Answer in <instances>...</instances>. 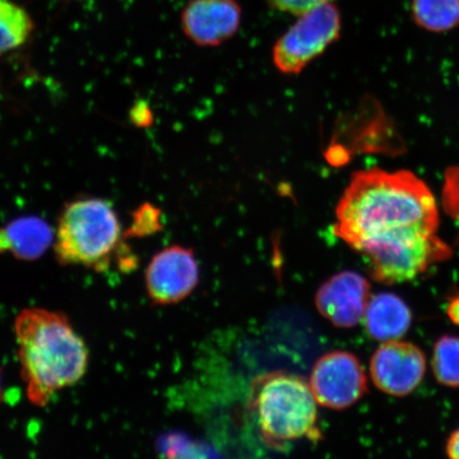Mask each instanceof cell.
Wrapping results in <instances>:
<instances>
[{
    "label": "cell",
    "instance_id": "1",
    "mask_svg": "<svg viewBox=\"0 0 459 459\" xmlns=\"http://www.w3.org/2000/svg\"><path fill=\"white\" fill-rule=\"evenodd\" d=\"M335 237L352 249L376 235L435 234L438 209L432 192L407 170L355 172L336 206Z\"/></svg>",
    "mask_w": 459,
    "mask_h": 459
},
{
    "label": "cell",
    "instance_id": "2",
    "mask_svg": "<svg viewBox=\"0 0 459 459\" xmlns=\"http://www.w3.org/2000/svg\"><path fill=\"white\" fill-rule=\"evenodd\" d=\"M22 378L28 400L45 407L54 394L85 376L90 353L67 316L25 308L14 323Z\"/></svg>",
    "mask_w": 459,
    "mask_h": 459
},
{
    "label": "cell",
    "instance_id": "3",
    "mask_svg": "<svg viewBox=\"0 0 459 459\" xmlns=\"http://www.w3.org/2000/svg\"><path fill=\"white\" fill-rule=\"evenodd\" d=\"M125 235L117 212L100 198H84L65 205L57 222L55 254L61 265L107 272L114 258L134 267L135 256L124 246Z\"/></svg>",
    "mask_w": 459,
    "mask_h": 459
},
{
    "label": "cell",
    "instance_id": "4",
    "mask_svg": "<svg viewBox=\"0 0 459 459\" xmlns=\"http://www.w3.org/2000/svg\"><path fill=\"white\" fill-rule=\"evenodd\" d=\"M317 401L303 377L283 371L267 373L252 384L250 409L264 441L281 449L291 441L323 438Z\"/></svg>",
    "mask_w": 459,
    "mask_h": 459
},
{
    "label": "cell",
    "instance_id": "5",
    "mask_svg": "<svg viewBox=\"0 0 459 459\" xmlns=\"http://www.w3.org/2000/svg\"><path fill=\"white\" fill-rule=\"evenodd\" d=\"M354 250L365 257L371 277L387 285L415 279L433 264L451 255L449 246L435 234L418 232L376 235Z\"/></svg>",
    "mask_w": 459,
    "mask_h": 459
},
{
    "label": "cell",
    "instance_id": "6",
    "mask_svg": "<svg viewBox=\"0 0 459 459\" xmlns=\"http://www.w3.org/2000/svg\"><path fill=\"white\" fill-rule=\"evenodd\" d=\"M342 28L341 11L332 0L307 11L274 44L273 65L284 74H300L341 38Z\"/></svg>",
    "mask_w": 459,
    "mask_h": 459
},
{
    "label": "cell",
    "instance_id": "7",
    "mask_svg": "<svg viewBox=\"0 0 459 459\" xmlns=\"http://www.w3.org/2000/svg\"><path fill=\"white\" fill-rule=\"evenodd\" d=\"M309 386L318 404L341 411L364 397L367 377L355 355L333 351L316 361Z\"/></svg>",
    "mask_w": 459,
    "mask_h": 459
},
{
    "label": "cell",
    "instance_id": "8",
    "mask_svg": "<svg viewBox=\"0 0 459 459\" xmlns=\"http://www.w3.org/2000/svg\"><path fill=\"white\" fill-rule=\"evenodd\" d=\"M199 282V265L194 251L180 245L166 247L149 262L145 284L154 306L179 303Z\"/></svg>",
    "mask_w": 459,
    "mask_h": 459
},
{
    "label": "cell",
    "instance_id": "9",
    "mask_svg": "<svg viewBox=\"0 0 459 459\" xmlns=\"http://www.w3.org/2000/svg\"><path fill=\"white\" fill-rule=\"evenodd\" d=\"M426 372V359L414 344L389 341L378 347L370 361L375 385L392 395L409 394L417 388Z\"/></svg>",
    "mask_w": 459,
    "mask_h": 459
},
{
    "label": "cell",
    "instance_id": "10",
    "mask_svg": "<svg viewBox=\"0 0 459 459\" xmlns=\"http://www.w3.org/2000/svg\"><path fill=\"white\" fill-rule=\"evenodd\" d=\"M242 17L238 0H189L181 13V27L193 43L215 48L238 33Z\"/></svg>",
    "mask_w": 459,
    "mask_h": 459
},
{
    "label": "cell",
    "instance_id": "11",
    "mask_svg": "<svg viewBox=\"0 0 459 459\" xmlns=\"http://www.w3.org/2000/svg\"><path fill=\"white\" fill-rule=\"evenodd\" d=\"M370 301V285L363 275L342 272L319 287L315 297L318 312L338 328H352L366 313Z\"/></svg>",
    "mask_w": 459,
    "mask_h": 459
},
{
    "label": "cell",
    "instance_id": "12",
    "mask_svg": "<svg viewBox=\"0 0 459 459\" xmlns=\"http://www.w3.org/2000/svg\"><path fill=\"white\" fill-rule=\"evenodd\" d=\"M56 234L37 216H24L0 228V254L11 252L22 261H36L55 243Z\"/></svg>",
    "mask_w": 459,
    "mask_h": 459
},
{
    "label": "cell",
    "instance_id": "13",
    "mask_svg": "<svg viewBox=\"0 0 459 459\" xmlns=\"http://www.w3.org/2000/svg\"><path fill=\"white\" fill-rule=\"evenodd\" d=\"M411 323L406 303L394 294H378L370 299L365 313L368 334L377 341H395L403 336Z\"/></svg>",
    "mask_w": 459,
    "mask_h": 459
},
{
    "label": "cell",
    "instance_id": "14",
    "mask_svg": "<svg viewBox=\"0 0 459 459\" xmlns=\"http://www.w3.org/2000/svg\"><path fill=\"white\" fill-rule=\"evenodd\" d=\"M33 29L32 17L24 7L13 0H0V56L24 45Z\"/></svg>",
    "mask_w": 459,
    "mask_h": 459
},
{
    "label": "cell",
    "instance_id": "15",
    "mask_svg": "<svg viewBox=\"0 0 459 459\" xmlns=\"http://www.w3.org/2000/svg\"><path fill=\"white\" fill-rule=\"evenodd\" d=\"M411 13L429 31H449L459 25V0H412Z\"/></svg>",
    "mask_w": 459,
    "mask_h": 459
},
{
    "label": "cell",
    "instance_id": "16",
    "mask_svg": "<svg viewBox=\"0 0 459 459\" xmlns=\"http://www.w3.org/2000/svg\"><path fill=\"white\" fill-rule=\"evenodd\" d=\"M433 369L437 380L444 385L459 386V338L444 336L436 342Z\"/></svg>",
    "mask_w": 459,
    "mask_h": 459
},
{
    "label": "cell",
    "instance_id": "17",
    "mask_svg": "<svg viewBox=\"0 0 459 459\" xmlns=\"http://www.w3.org/2000/svg\"><path fill=\"white\" fill-rule=\"evenodd\" d=\"M160 211L154 208L152 204H143L135 212L134 225H132L128 233L125 234V238L129 237H143V235H151L160 231L162 229L160 223Z\"/></svg>",
    "mask_w": 459,
    "mask_h": 459
},
{
    "label": "cell",
    "instance_id": "18",
    "mask_svg": "<svg viewBox=\"0 0 459 459\" xmlns=\"http://www.w3.org/2000/svg\"><path fill=\"white\" fill-rule=\"evenodd\" d=\"M265 2L269 7L281 13L299 16L331 0H265Z\"/></svg>",
    "mask_w": 459,
    "mask_h": 459
},
{
    "label": "cell",
    "instance_id": "19",
    "mask_svg": "<svg viewBox=\"0 0 459 459\" xmlns=\"http://www.w3.org/2000/svg\"><path fill=\"white\" fill-rule=\"evenodd\" d=\"M131 119L139 127H148L153 123V115L145 102H139L131 110Z\"/></svg>",
    "mask_w": 459,
    "mask_h": 459
},
{
    "label": "cell",
    "instance_id": "20",
    "mask_svg": "<svg viewBox=\"0 0 459 459\" xmlns=\"http://www.w3.org/2000/svg\"><path fill=\"white\" fill-rule=\"evenodd\" d=\"M446 452L450 457L459 459V429L447 441Z\"/></svg>",
    "mask_w": 459,
    "mask_h": 459
},
{
    "label": "cell",
    "instance_id": "21",
    "mask_svg": "<svg viewBox=\"0 0 459 459\" xmlns=\"http://www.w3.org/2000/svg\"><path fill=\"white\" fill-rule=\"evenodd\" d=\"M449 315L455 324L459 325V298L453 300L449 307Z\"/></svg>",
    "mask_w": 459,
    "mask_h": 459
},
{
    "label": "cell",
    "instance_id": "22",
    "mask_svg": "<svg viewBox=\"0 0 459 459\" xmlns=\"http://www.w3.org/2000/svg\"><path fill=\"white\" fill-rule=\"evenodd\" d=\"M3 398H4L3 377H2V369H0V402L3 401Z\"/></svg>",
    "mask_w": 459,
    "mask_h": 459
}]
</instances>
